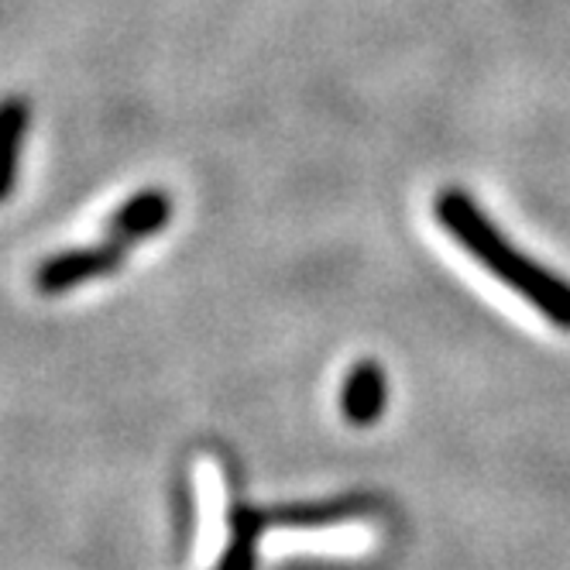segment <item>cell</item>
<instances>
[{
    "instance_id": "obj_1",
    "label": "cell",
    "mask_w": 570,
    "mask_h": 570,
    "mask_svg": "<svg viewBox=\"0 0 570 570\" xmlns=\"http://www.w3.org/2000/svg\"><path fill=\"white\" fill-rule=\"evenodd\" d=\"M433 210H436V220L446 227V234H451L468 255H474L488 272L502 285H509L515 296H522L537 313L553 320L560 331H570V285L557 278L550 268H543L540 262L515 252L512 240L488 220V214L464 189L458 186L443 189L433 203Z\"/></svg>"
},
{
    "instance_id": "obj_3",
    "label": "cell",
    "mask_w": 570,
    "mask_h": 570,
    "mask_svg": "<svg viewBox=\"0 0 570 570\" xmlns=\"http://www.w3.org/2000/svg\"><path fill=\"white\" fill-rule=\"evenodd\" d=\"M169 214H173V199L169 193H161V189H145L138 196H131L125 207H120L110 224H107V234L114 244H120V248H135L138 240L158 234L161 227L169 224Z\"/></svg>"
},
{
    "instance_id": "obj_4",
    "label": "cell",
    "mask_w": 570,
    "mask_h": 570,
    "mask_svg": "<svg viewBox=\"0 0 570 570\" xmlns=\"http://www.w3.org/2000/svg\"><path fill=\"white\" fill-rule=\"evenodd\" d=\"M385 395H389V385H385V375L375 361H361L351 368L347 382H344V392H341V410H344V420L354 423V426H368L382 416L385 410Z\"/></svg>"
},
{
    "instance_id": "obj_5",
    "label": "cell",
    "mask_w": 570,
    "mask_h": 570,
    "mask_svg": "<svg viewBox=\"0 0 570 570\" xmlns=\"http://www.w3.org/2000/svg\"><path fill=\"white\" fill-rule=\"evenodd\" d=\"M28 131H31V100L24 97H8L4 100V110H0V138H4V196H11L14 183H18V166H21V148L28 141Z\"/></svg>"
},
{
    "instance_id": "obj_2",
    "label": "cell",
    "mask_w": 570,
    "mask_h": 570,
    "mask_svg": "<svg viewBox=\"0 0 570 570\" xmlns=\"http://www.w3.org/2000/svg\"><path fill=\"white\" fill-rule=\"evenodd\" d=\"M128 248H120L110 237L97 240L94 248L87 252H66V255H56L49 258L42 268H38V289L42 293H66L72 285H83L90 278H100V275H110L120 262H125Z\"/></svg>"
}]
</instances>
